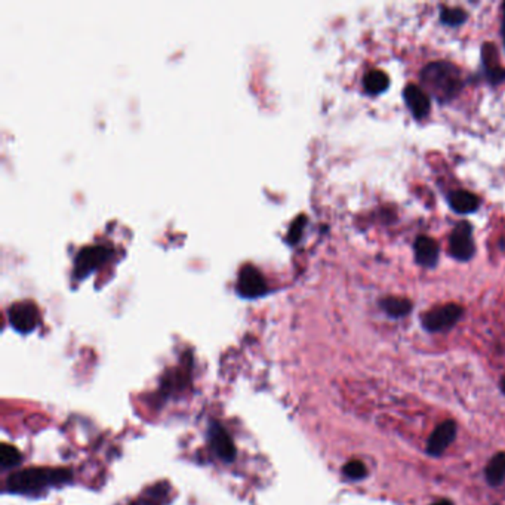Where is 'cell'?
Wrapping results in <instances>:
<instances>
[{
    "label": "cell",
    "mask_w": 505,
    "mask_h": 505,
    "mask_svg": "<svg viewBox=\"0 0 505 505\" xmlns=\"http://www.w3.org/2000/svg\"><path fill=\"white\" fill-rule=\"evenodd\" d=\"M421 82L440 104L452 101L464 88L460 67L449 61H432L421 70Z\"/></svg>",
    "instance_id": "cell-1"
},
{
    "label": "cell",
    "mask_w": 505,
    "mask_h": 505,
    "mask_svg": "<svg viewBox=\"0 0 505 505\" xmlns=\"http://www.w3.org/2000/svg\"><path fill=\"white\" fill-rule=\"evenodd\" d=\"M71 480V473L64 468H27L6 480V489L14 494H38L50 488L61 486Z\"/></svg>",
    "instance_id": "cell-2"
},
{
    "label": "cell",
    "mask_w": 505,
    "mask_h": 505,
    "mask_svg": "<svg viewBox=\"0 0 505 505\" xmlns=\"http://www.w3.org/2000/svg\"><path fill=\"white\" fill-rule=\"evenodd\" d=\"M464 315V308L458 304H444L431 308L421 317L423 328L428 332H442L453 328Z\"/></svg>",
    "instance_id": "cell-3"
},
{
    "label": "cell",
    "mask_w": 505,
    "mask_h": 505,
    "mask_svg": "<svg viewBox=\"0 0 505 505\" xmlns=\"http://www.w3.org/2000/svg\"><path fill=\"white\" fill-rule=\"evenodd\" d=\"M449 254L461 262L470 261L476 254V243L473 237V225L470 223H460L449 236Z\"/></svg>",
    "instance_id": "cell-4"
},
{
    "label": "cell",
    "mask_w": 505,
    "mask_h": 505,
    "mask_svg": "<svg viewBox=\"0 0 505 505\" xmlns=\"http://www.w3.org/2000/svg\"><path fill=\"white\" fill-rule=\"evenodd\" d=\"M9 320L18 332H31L39 322L38 307L29 301L17 303L9 308Z\"/></svg>",
    "instance_id": "cell-5"
},
{
    "label": "cell",
    "mask_w": 505,
    "mask_h": 505,
    "mask_svg": "<svg viewBox=\"0 0 505 505\" xmlns=\"http://www.w3.org/2000/svg\"><path fill=\"white\" fill-rule=\"evenodd\" d=\"M456 436V425L453 421H444L436 430L431 432L427 442V452L431 456H440L444 451L449 448Z\"/></svg>",
    "instance_id": "cell-6"
},
{
    "label": "cell",
    "mask_w": 505,
    "mask_h": 505,
    "mask_svg": "<svg viewBox=\"0 0 505 505\" xmlns=\"http://www.w3.org/2000/svg\"><path fill=\"white\" fill-rule=\"evenodd\" d=\"M209 440L212 444L213 452L218 455V458H221L225 462H232L236 456V448L233 439L228 435L227 430L213 423L209 428Z\"/></svg>",
    "instance_id": "cell-7"
},
{
    "label": "cell",
    "mask_w": 505,
    "mask_h": 505,
    "mask_svg": "<svg viewBox=\"0 0 505 505\" xmlns=\"http://www.w3.org/2000/svg\"><path fill=\"white\" fill-rule=\"evenodd\" d=\"M267 291V283L264 276L254 266H246L240 271L239 278V292L243 296H259Z\"/></svg>",
    "instance_id": "cell-8"
},
{
    "label": "cell",
    "mask_w": 505,
    "mask_h": 505,
    "mask_svg": "<svg viewBox=\"0 0 505 505\" xmlns=\"http://www.w3.org/2000/svg\"><path fill=\"white\" fill-rule=\"evenodd\" d=\"M403 100L409 112L418 120H423L430 114L431 101L428 95L416 85H407L403 89Z\"/></svg>",
    "instance_id": "cell-9"
},
{
    "label": "cell",
    "mask_w": 505,
    "mask_h": 505,
    "mask_svg": "<svg viewBox=\"0 0 505 505\" xmlns=\"http://www.w3.org/2000/svg\"><path fill=\"white\" fill-rule=\"evenodd\" d=\"M415 259L421 267L435 269L439 262L440 248L435 239L428 236H418L414 245Z\"/></svg>",
    "instance_id": "cell-10"
},
{
    "label": "cell",
    "mask_w": 505,
    "mask_h": 505,
    "mask_svg": "<svg viewBox=\"0 0 505 505\" xmlns=\"http://www.w3.org/2000/svg\"><path fill=\"white\" fill-rule=\"evenodd\" d=\"M482 64L483 71L486 73L488 80L492 85H498V83L505 80V68L499 67L498 61V51L494 43H485L482 47Z\"/></svg>",
    "instance_id": "cell-11"
},
{
    "label": "cell",
    "mask_w": 505,
    "mask_h": 505,
    "mask_svg": "<svg viewBox=\"0 0 505 505\" xmlns=\"http://www.w3.org/2000/svg\"><path fill=\"white\" fill-rule=\"evenodd\" d=\"M446 197L451 209L461 215L473 213L480 206L478 197L467 190H453L451 193H448Z\"/></svg>",
    "instance_id": "cell-12"
},
{
    "label": "cell",
    "mask_w": 505,
    "mask_h": 505,
    "mask_svg": "<svg viewBox=\"0 0 505 505\" xmlns=\"http://www.w3.org/2000/svg\"><path fill=\"white\" fill-rule=\"evenodd\" d=\"M379 307L382 308V311H386L390 317L400 319V317L407 316L409 312L412 311L414 306L407 298L386 296L379 301Z\"/></svg>",
    "instance_id": "cell-13"
},
{
    "label": "cell",
    "mask_w": 505,
    "mask_h": 505,
    "mask_svg": "<svg viewBox=\"0 0 505 505\" xmlns=\"http://www.w3.org/2000/svg\"><path fill=\"white\" fill-rule=\"evenodd\" d=\"M390 86V77L381 70H370L363 76V88L369 95H379Z\"/></svg>",
    "instance_id": "cell-14"
},
{
    "label": "cell",
    "mask_w": 505,
    "mask_h": 505,
    "mask_svg": "<svg viewBox=\"0 0 505 505\" xmlns=\"http://www.w3.org/2000/svg\"><path fill=\"white\" fill-rule=\"evenodd\" d=\"M105 257L104 248H88L80 252L76 262V273H86L97 266Z\"/></svg>",
    "instance_id": "cell-15"
},
{
    "label": "cell",
    "mask_w": 505,
    "mask_h": 505,
    "mask_svg": "<svg viewBox=\"0 0 505 505\" xmlns=\"http://www.w3.org/2000/svg\"><path fill=\"white\" fill-rule=\"evenodd\" d=\"M486 480L492 486H499L505 480V453H498L486 465Z\"/></svg>",
    "instance_id": "cell-16"
},
{
    "label": "cell",
    "mask_w": 505,
    "mask_h": 505,
    "mask_svg": "<svg viewBox=\"0 0 505 505\" xmlns=\"http://www.w3.org/2000/svg\"><path fill=\"white\" fill-rule=\"evenodd\" d=\"M467 18L468 14L462 8H449V6L440 8V21L448 27H460L467 21Z\"/></svg>",
    "instance_id": "cell-17"
},
{
    "label": "cell",
    "mask_w": 505,
    "mask_h": 505,
    "mask_svg": "<svg viewBox=\"0 0 505 505\" xmlns=\"http://www.w3.org/2000/svg\"><path fill=\"white\" fill-rule=\"evenodd\" d=\"M21 460V453L15 446H12L9 443H3L0 446V465H2L3 470L20 465Z\"/></svg>",
    "instance_id": "cell-18"
},
{
    "label": "cell",
    "mask_w": 505,
    "mask_h": 505,
    "mask_svg": "<svg viewBox=\"0 0 505 505\" xmlns=\"http://www.w3.org/2000/svg\"><path fill=\"white\" fill-rule=\"evenodd\" d=\"M342 473L347 478H352V480H360L366 477L368 474V470H366V465L359 461V460H353L350 462H347L342 468Z\"/></svg>",
    "instance_id": "cell-19"
},
{
    "label": "cell",
    "mask_w": 505,
    "mask_h": 505,
    "mask_svg": "<svg viewBox=\"0 0 505 505\" xmlns=\"http://www.w3.org/2000/svg\"><path fill=\"white\" fill-rule=\"evenodd\" d=\"M306 216H299V218L292 224V227H291V232H289V239L292 240V242H295V240H298L299 239V236H301V232H303V228H304V224H306Z\"/></svg>",
    "instance_id": "cell-20"
},
{
    "label": "cell",
    "mask_w": 505,
    "mask_h": 505,
    "mask_svg": "<svg viewBox=\"0 0 505 505\" xmlns=\"http://www.w3.org/2000/svg\"><path fill=\"white\" fill-rule=\"evenodd\" d=\"M130 505H159V504L156 502V501H153V499L141 498V499H138V501H135V502H132Z\"/></svg>",
    "instance_id": "cell-21"
},
{
    "label": "cell",
    "mask_w": 505,
    "mask_h": 505,
    "mask_svg": "<svg viewBox=\"0 0 505 505\" xmlns=\"http://www.w3.org/2000/svg\"><path fill=\"white\" fill-rule=\"evenodd\" d=\"M431 505H453L449 499H440V501H436L435 504H431Z\"/></svg>",
    "instance_id": "cell-22"
},
{
    "label": "cell",
    "mask_w": 505,
    "mask_h": 505,
    "mask_svg": "<svg viewBox=\"0 0 505 505\" xmlns=\"http://www.w3.org/2000/svg\"><path fill=\"white\" fill-rule=\"evenodd\" d=\"M502 39H504V43H505V21L502 22Z\"/></svg>",
    "instance_id": "cell-23"
},
{
    "label": "cell",
    "mask_w": 505,
    "mask_h": 505,
    "mask_svg": "<svg viewBox=\"0 0 505 505\" xmlns=\"http://www.w3.org/2000/svg\"><path fill=\"white\" fill-rule=\"evenodd\" d=\"M501 387H502V391L505 393V377H504L502 381H501Z\"/></svg>",
    "instance_id": "cell-24"
},
{
    "label": "cell",
    "mask_w": 505,
    "mask_h": 505,
    "mask_svg": "<svg viewBox=\"0 0 505 505\" xmlns=\"http://www.w3.org/2000/svg\"><path fill=\"white\" fill-rule=\"evenodd\" d=\"M499 245H501L502 250H505V239H502V240H501V243H499Z\"/></svg>",
    "instance_id": "cell-25"
},
{
    "label": "cell",
    "mask_w": 505,
    "mask_h": 505,
    "mask_svg": "<svg viewBox=\"0 0 505 505\" xmlns=\"http://www.w3.org/2000/svg\"><path fill=\"white\" fill-rule=\"evenodd\" d=\"M502 10H504V21H505V3L502 5Z\"/></svg>",
    "instance_id": "cell-26"
}]
</instances>
